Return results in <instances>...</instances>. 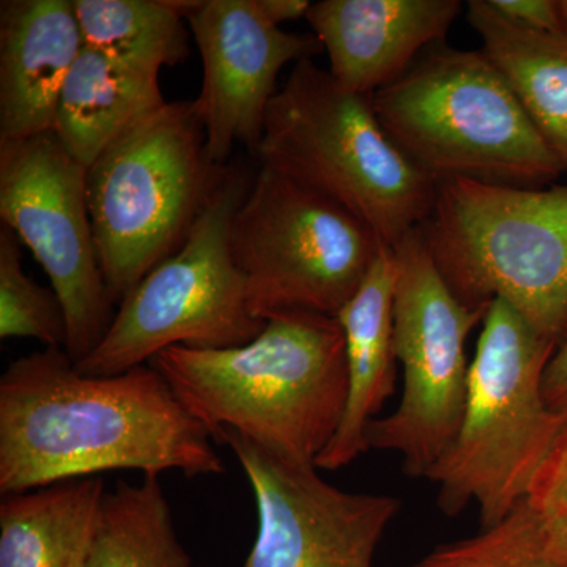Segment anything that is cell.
Instances as JSON below:
<instances>
[{
	"instance_id": "6da1fadb",
	"label": "cell",
	"mask_w": 567,
	"mask_h": 567,
	"mask_svg": "<svg viewBox=\"0 0 567 567\" xmlns=\"http://www.w3.org/2000/svg\"><path fill=\"white\" fill-rule=\"evenodd\" d=\"M212 439L152 364L89 375L65 349L48 347L0 377L3 496L111 470L224 475Z\"/></svg>"
},
{
	"instance_id": "7a4b0ae2",
	"label": "cell",
	"mask_w": 567,
	"mask_h": 567,
	"mask_svg": "<svg viewBox=\"0 0 567 567\" xmlns=\"http://www.w3.org/2000/svg\"><path fill=\"white\" fill-rule=\"evenodd\" d=\"M151 364L212 436L233 429L290 461L316 465L344 416L346 341L336 317L278 312L248 344L171 347Z\"/></svg>"
},
{
	"instance_id": "3957f363",
	"label": "cell",
	"mask_w": 567,
	"mask_h": 567,
	"mask_svg": "<svg viewBox=\"0 0 567 567\" xmlns=\"http://www.w3.org/2000/svg\"><path fill=\"white\" fill-rule=\"evenodd\" d=\"M260 166L352 213L394 248L423 226L436 183L388 136L369 96L347 92L312 59L295 63L257 142Z\"/></svg>"
},
{
	"instance_id": "277c9868",
	"label": "cell",
	"mask_w": 567,
	"mask_h": 567,
	"mask_svg": "<svg viewBox=\"0 0 567 567\" xmlns=\"http://www.w3.org/2000/svg\"><path fill=\"white\" fill-rule=\"evenodd\" d=\"M557 347L506 301L488 306L456 439L425 475L446 516L476 503L487 528L528 498L566 420L544 394Z\"/></svg>"
},
{
	"instance_id": "5b68a950",
	"label": "cell",
	"mask_w": 567,
	"mask_h": 567,
	"mask_svg": "<svg viewBox=\"0 0 567 567\" xmlns=\"http://www.w3.org/2000/svg\"><path fill=\"white\" fill-rule=\"evenodd\" d=\"M371 102L388 136L436 185L543 188L566 173L483 51L435 44Z\"/></svg>"
},
{
	"instance_id": "8992f818",
	"label": "cell",
	"mask_w": 567,
	"mask_h": 567,
	"mask_svg": "<svg viewBox=\"0 0 567 567\" xmlns=\"http://www.w3.org/2000/svg\"><path fill=\"white\" fill-rule=\"evenodd\" d=\"M421 230L462 303L503 300L544 338H566L567 185L442 182Z\"/></svg>"
},
{
	"instance_id": "52a82bcc",
	"label": "cell",
	"mask_w": 567,
	"mask_h": 567,
	"mask_svg": "<svg viewBox=\"0 0 567 567\" xmlns=\"http://www.w3.org/2000/svg\"><path fill=\"white\" fill-rule=\"evenodd\" d=\"M227 169L212 162L186 102L145 115L89 166L93 235L114 305L185 244Z\"/></svg>"
},
{
	"instance_id": "ba28073f",
	"label": "cell",
	"mask_w": 567,
	"mask_h": 567,
	"mask_svg": "<svg viewBox=\"0 0 567 567\" xmlns=\"http://www.w3.org/2000/svg\"><path fill=\"white\" fill-rule=\"evenodd\" d=\"M249 185L244 171L227 169L185 244L123 298L102 341L78 361L81 372L122 374L171 347L230 349L262 331L230 249V226Z\"/></svg>"
},
{
	"instance_id": "9c48e42d",
	"label": "cell",
	"mask_w": 567,
	"mask_h": 567,
	"mask_svg": "<svg viewBox=\"0 0 567 567\" xmlns=\"http://www.w3.org/2000/svg\"><path fill=\"white\" fill-rule=\"evenodd\" d=\"M383 246L352 213L262 166L230 226L249 309L262 322L286 311L338 316Z\"/></svg>"
},
{
	"instance_id": "30bf717a",
	"label": "cell",
	"mask_w": 567,
	"mask_h": 567,
	"mask_svg": "<svg viewBox=\"0 0 567 567\" xmlns=\"http://www.w3.org/2000/svg\"><path fill=\"white\" fill-rule=\"evenodd\" d=\"M394 352L404 372L401 404L365 432L369 450L402 457L425 477L453 445L464 416L466 341L487 311L462 303L436 267L421 226L394 246Z\"/></svg>"
},
{
	"instance_id": "8fae6325",
	"label": "cell",
	"mask_w": 567,
	"mask_h": 567,
	"mask_svg": "<svg viewBox=\"0 0 567 567\" xmlns=\"http://www.w3.org/2000/svg\"><path fill=\"white\" fill-rule=\"evenodd\" d=\"M87 171L54 132L0 142V218L50 276L74 363L99 346L115 315L93 235Z\"/></svg>"
},
{
	"instance_id": "7c38bea8",
	"label": "cell",
	"mask_w": 567,
	"mask_h": 567,
	"mask_svg": "<svg viewBox=\"0 0 567 567\" xmlns=\"http://www.w3.org/2000/svg\"><path fill=\"white\" fill-rule=\"evenodd\" d=\"M213 439L233 451L252 488L257 536L244 567H372L401 511L395 496L352 494L233 429Z\"/></svg>"
},
{
	"instance_id": "4fadbf2b",
	"label": "cell",
	"mask_w": 567,
	"mask_h": 567,
	"mask_svg": "<svg viewBox=\"0 0 567 567\" xmlns=\"http://www.w3.org/2000/svg\"><path fill=\"white\" fill-rule=\"evenodd\" d=\"M189 32L203 61L193 102L212 162L226 167L237 145L256 148L284 66L323 51L315 33H292L264 20L254 0H200Z\"/></svg>"
},
{
	"instance_id": "5bb4252c",
	"label": "cell",
	"mask_w": 567,
	"mask_h": 567,
	"mask_svg": "<svg viewBox=\"0 0 567 567\" xmlns=\"http://www.w3.org/2000/svg\"><path fill=\"white\" fill-rule=\"evenodd\" d=\"M461 10L458 0H320L306 21L327 51L333 80L371 99L425 48L443 44Z\"/></svg>"
},
{
	"instance_id": "9a60e30c",
	"label": "cell",
	"mask_w": 567,
	"mask_h": 567,
	"mask_svg": "<svg viewBox=\"0 0 567 567\" xmlns=\"http://www.w3.org/2000/svg\"><path fill=\"white\" fill-rule=\"evenodd\" d=\"M84 48L73 0L0 2V142L54 130L63 85Z\"/></svg>"
},
{
	"instance_id": "2e32d148",
	"label": "cell",
	"mask_w": 567,
	"mask_h": 567,
	"mask_svg": "<svg viewBox=\"0 0 567 567\" xmlns=\"http://www.w3.org/2000/svg\"><path fill=\"white\" fill-rule=\"evenodd\" d=\"M395 254L383 246L360 290L336 316L346 341L347 402L330 445L317 457L319 470L334 472L368 451L369 424L394 393Z\"/></svg>"
},
{
	"instance_id": "e0dca14e",
	"label": "cell",
	"mask_w": 567,
	"mask_h": 567,
	"mask_svg": "<svg viewBox=\"0 0 567 567\" xmlns=\"http://www.w3.org/2000/svg\"><path fill=\"white\" fill-rule=\"evenodd\" d=\"M166 103L159 73L85 47L63 85L52 132L89 167L134 123Z\"/></svg>"
},
{
	"instance_id": "ac0fdd59",
	"label": "cell",
	"mask_w": 567,
	"mask_h": 567,
	"mask_svg": "<svg viewBox=\"0 0 567 567\" xmlns=\"http://www.w3.org/2000/svg\"><path fill=\"white\" fill-rule=\"evenodd\" d=\"M106 491L93 476L3 496L0 567H84Z\"/></svg>"
},
{
	"instance_id": "d6986e66",
	"label": "cell",
	"mask_w": 567,
	"mask_h": 567,
	"mask_svg": "<svg viewBox=\"0 0 567 567\" xmlns=\"http://www.w3.org/2000/svg\"><path fill=\"white\" fill-rule=\"evenodd\" d=\"M468 22L567 173V29L533 31L506 20L488 0L468 2Z\"/></svg>"
},
{
	"instance_id": "ffe728a7",
	"label": "cell",
	"mask_w": 567,
	"mask_h": 567,
	"mask_svg": "<svg viewBox=\"0 0 567 567\" xmlns=\"http://www.w3.org/2000/svg\"><path fill=\"white\" fill-rule=\"evenodd\" d=\"M200 0H73L85 47L162 73L189 55L188 18Z\"/></svg>"
},
{
	"instance_id": "44dd1931",
	"label": "cell",
	"mask_w": 567,
	"mask_h": 567,
	"mask_svg": "<svg viewBox=\"0 0 567 567\" xmlns=\"http://www.w3.org/2000/svg\"><path fill=\"white\" fill-rule=\"evenodd\" d=\"M84 567H193L159 475L106 491Z\"/></svg>"
},
{
	"instance_id": "7402d4cb",
	"label": "cell",
	"mask_w": 567,
	"mask_h": 567,
	"mask_svg": "<svg viewBox=\"0 0 567 567\" xmlns=\"http://www.w3.org/2000/svg\"><path fill=\"white\" fill-rule=\"evenodd\" d=\"M406 567H567V551L548 537L524 499L498 524L436 547Z\"/></svg>"
},
{
	"instance_id": "603a6c76",
	"label": "cell",
	"mask_w": 567,
	"mask_h": 567,
	"mask_svg": "<svg viewBox=\"0 0 567 567\" xmlns=\"http://www.w3.org/2000/svg\"><path fill=\"white\" fill-rule=\"evenodd\" d=\"M21 241L0 229V338L35 339L40 344H66V317L54 290L44 289L22 268Z\"/></svg>"
},
{
	"instance_id": "cb8c5ba5",
	"label": "cell",
	"mask_w": 567,
	"mask_h": 567,
	"mask_svg": "<svg viewBox=\"0 0 567 567\" xmlns=\"http://www.w3.org/2000/svg\"><path fill=\"white\" fill-rule=\"evenodd\" d=\"M566 420L527 498L548 537L567 551V410Z\"/></svg>"
},
{
	"instance_id": "d4e9b609",
	"label": "cell",
	"mask_w": 567,
	"mask_h": 567,
	"mask_svg": "<svg viewBox=\"0 0 567 567\" xmlns=\"http://www.w3.org/2000/svg\"><path fill=\"white\" fill-rule=\"evenodd\" d=\"M506 20L533 31H566L559 3L555 0H488Z\"/></svg>"
},
{
	"instance_id": "484cf974",
	"label": "cell",
	"mask_w": 567,
	"mask_h": 567,
	"mask_svg": "<svg viewBox=\"0 0 567 567\" xmlns=\"http://www.w3.org/2000/svg\"><path fill=\"white\" fill-rule=\"evenodd\" d=\"M544 394L551 409L567 410V334L555 349L544 375Z\"/></svg>"
},
{
	"instance_id": "4316f807",
	"label": "cell",
	"mask_w": 567,
	"mask_h": 567,
	"mask_svg": "<svg viewBox=\"0 0 567 567\" xmlns=\"http://www.w3.org/2000/svg\"><path fill=\"white\" fill-rule=\"evenodd\" d=\"M254 3L264 20L275 28H281L284 22L306 20L312 7L308 0H254Z\"/></svg>"
},
{
	"instance_id": "83f0119b",
	"label": "cell",
	"mask_w": 567,
	"mask_h": 567,
	"mask_svg": "<svg viewBox=\"0 0 567 567\" xmlns=\"http://www.w3.org/2000/svg\"><path fill=\"white\" fill-rule=\"evenodd\" d=\"M559 10H561L563 20H565V24L567 28V0H558Z\"/></svg>"
}]
</instances>
